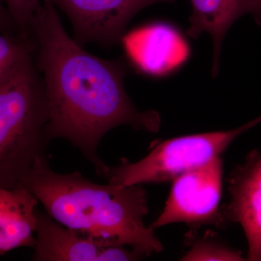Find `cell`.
I'll return each mask as SVG.
<instances>
[{
	"instance_id": "6da1fadb",
	"label": "cell",
	"mask_w": 261,
	"mask_h": 261,
	"mask_svg": "<svg viewBox=\"0 0 261 261\" xmlns=\"http://www.w3.org/2000/svg\"><path fill=\"white\" fill-rule=\"evenodd\" d=\"M31 39L47 98L48 143L69 141L102 177L108 166L99 159L98 147L108 132L122 125L159 132V113L139 111L126 94L124 63L86 51L67 34L51 0H42Z\"/></svg>"
},
{
	"instance_id": "7a4b0ae2",
	"label": "cell",
	"mask_w": 261,
	"mask_h": 261,
	"mask_svg": "<svg viewBox=\"0 0 261 261\" xmlns=\"http://www.w3.org/2000/svg\"><path fill=\"white\" fill-rule=\"evenodd\" d=\"M47 154L38 156L20 185L37 197L46 212L63 226L130 246L145 256L162 251L154 229L146 226L147 192L142 185H99L75 171L51 169Z\"/></svg>"
},
{
	"instance_id": "3957f363",
	"label": "cell",
	"mask_w": 261,
	"mask_h": 261,
	"mask_svg": "<svg viewBox=\"0 0 261 261\" xmlns=\"http://www.w3.org/2000/svg\"><path fill=\"white\" fill-rule=\"evenodd\" d=\"M48 107L34 56L0 84V187L20 185L45 154Z\"/></svg>"
},
{
	"instance_id": "277c9868",
	"label": "cell",
	"mask_w": 261,
	"mask_h": 261,
	"mask_svg": "<svg viewBox=\"0 0 261 261\" xmlns=\"http://www.w3.org/2000/svg\"><path fill=\"white\" fill-rule=\"evenodd\" d=\"M261 123V116L236 129L175 137L155 144L146 157L135 163L126 159L108 167L102 178L108 183L132 186L161 183L210 162L244 132Z\"/></svg>"
},
{
	"instance_id": "5b68a950",
	"label": "cell",
	"mask_w": 261,
	"mask_h": 261,
	"mask_svg": "<svg viewBox=\"0 0 261 261\" xmlns=\"http://www.w3.org/2000/svg\"><path fill=\"white\" fill-rule=\"evenodd\" d=\"M222 175V161L217 157L175 178L163 212L149 226L154 230L174 223L224 224L219 208Z\"/></svg>"
},
{
	"instance_id": "8992f818",
	"label": "cell",
	"mask_w": 261,
	"mask_h": 261,
	"mask_svg": "<svg viewBox=\"0 0 261 261\" xmlns=\"http://www.w3.org/2000/svg\"><path fill=\"white\" fill-rule=\"evenodd\" d=\"M64 12L73 29V39L82 46L96 43L112 47L121 42L128 23L141 10L175 0H51Z\"/></svg>"
},
{
	"instance_id": "52a82bcc",
	"label": "cell",
	"mask_w": 261,
	"mask_h": 261,
	"mask_svg": "<svg viewBox=\"0 0 261 261\" xmlns=\"http://www.w3.org/2000/svg\"><path fill=\"white\" fill-rule=\"evenodd\" d=\"M37 222L33 260L128 261L144 257L113 240L63 226L47 212L37 210Z\"/></svg>"
},
{
	"instance_id": "ba28073f",
	"label": "cell",
	"mask_w": 261,
	"mask_h": 261,
	"mask_svg": "<svg viewBox=\"0 0 261 261\" xmlns=\"http://www.w3.org/2000/svg\"><path fill=\"white\" fill-rule=\"evenodd\" d=\"M231 200L221 209L225 222L241 225L248 243L249 260H261V154L257 149L236 168L229 179Z\"/></svg>"
},
{
	"instance_id": "9c48e42d",
	"label": "cell",
	"mask_w": 261,
	"mask_h": 261,
	"mask_svg": "<svg viewBox=\"0 0 261 261\" xmlns=\"http://www.w3.org/2000/svg\"><path fill=\"white\" fill-rule=\"evenodd\" d=\"M121 42L135 66L149 74L167 71L179 64L187 54L186 44L177 32L163 24L125 34Z\"/></svg>"
},
{
	"instance_id": "30bf717a",
	"label": "cell",
	"mask_w": 261,
	"mask_h": 261,
	"mask_svg": "<svg viewBox=\"0 0 261 261\" xmlns=\"http://www.w3.org/2000/svg\"><path fill=\"white\" fill-rule=\"evenodd\" d=\"M37 197L21 185L0 187V255L18 247H32L37 232Z\"/></svg>"
},
{
	"instance_id": "8fae6325",
	"label": "cell",
	"mask_w": 261,
	"mask_h": 261,
	"mask_svg": "<svg viewBox=\"0 0 261 261\" xmlns=\"http://www.w3.org/2000/svg\"><path fill=\"white\" fill-rule=\"evenodd\" d=\"M192 13L187 34L197 39L207 32L214 42V63L212 73L216 76L219 70L221 47L226 33L231 25L244 15L259 18L257 0H190Z\"/></svg>"
},
{
	"instance_id": "7c38bea8",
	"label": "cell",
	"mask_w": 261,
	"mask_h": 261,
	"mask_svg": "<svg viewBox=\"0 0 261 261\" xmlns=\"http://www.w3.org/2000/svg\"><path fill=\"white\" fill-rule=\"evenodd\" d=\"M32 39L0 32V84L33 56Z\"/></svg>"
},
{
	"instance_id": "4fadbf2b",
	"label": "cell",
	"mask_w": 261,
	"mask_h": 261,
	"mask_svg": "<svg viewBox=\"0 0 261 261\" xmlns=\"http://www.w3.org/2000/svg\"><path fill=\"white\" fill-rule=\"evenodd\" d=\"M181 260H245L241 252L211 240L210 237L197 240Z\"/></svg>"
},
{
	"instance_id": "5bb4252c",
	"label": "cell",
	"mask_w": 261,
	"mask_h": 261,
	"mask_svg": "<svg viewBox=\"0 0 261 261\" xmlns=\"http://www.w3.org/2000/svg\"><path fill=\"white\" fill-rule=\"evenodd\" d=\"M4 2L18 27L20 35L30 39L33 20L42 6V0H4Z\"/></svg>"
},
{
	"instance_id": "9a60e30c",
	"label": "cell",
	"mask_w": 261,
	"mask_h": 261,
	"mask_svg": "<svg viewBox=\"0 0 261 261\" xmlns=\"http://www.w3.org/2000/svg\"><path fill=\"white\" fill-rule=\"evenodd\" d=\"M0 32L21 36L9 10L5 5L4 0H0Z\"/></svg>"
},
{
	"instance_id": "2e32d148",
	"label": "cell",
	"mask_w": 261,
	"mask_h": 261,
	"mask_svg": "<svg viewBox=\"0 0 261 261\" xmlns=\"http://www.w3.org/2000/svg\"><path fill=\"white\" fill-rule=\"evenodd\" d=\"M257 4H258L259 7V18L257 20V23L259 24H261V0H257Z\"/></svg>"
}]
</instances>
